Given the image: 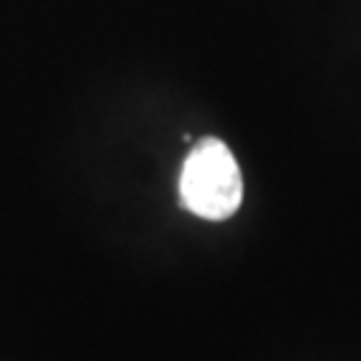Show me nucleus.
<instances>
[{
    "instance_id": "1",
    "label": "nucleus",
    "mask_w": 361,
    "mask_h": 361,
    "mask_svg": "<svg viewBox=\"0 0 361 361\" xmlns=\"http://www.w3.org/2000/svg\"><path fill=\"white\" fill-rule=\"evenodd\" d=\"M180 198L188 212L212 222L228 219L241 207V169L222 140L207 137L188 153L180 174Z\"/></svg>"
}]
</instances>
